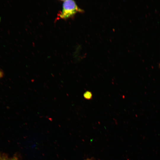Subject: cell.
I'll return each mask as SVG.
<instances>
[{
  "mask_svg": "<svg viewBox=\"0 0 160 160\" xmlns=\"http://www.w3.org/2000/svg\"><path fill=\"white\" fill-rule=\"evenodd\" d=\"M62 9L58 15V19H66L73 17L78 12H82L75 2L72 0L62 1Z\"/></svg>",
  "mask_w": 160,
  "mask_h": 160,
  "instance_id": "6da1fadb",
  "label": "cell"
},
{
  "mask_svg": "<svg viewBox=\"0 0 160 160\" xmlns=\"http://www.w3.org/2000/svg\"><path fill=\"white\" fill-rule=\"evenodd\" d=\"M84 96L85 99L87 100H90L91 99L92 97V94L91 92L87 91L84 93Z\"/></svg>",
  "mask_w": 160,
  "mask_h": 160,
  "instance_id": "7a4b0ae2",
  "label": "cell"
},
{
  "mask_svg": "<svg viewBox=\"0 0 160 160\" xmlns=\"http://www.w3.org/2000/svg\"><path fill=\"white\" fill-rule=\"evenodd\" d=\"M3 73L2 72L0 71V78H1L3 76Z\"/></svg>",
  "mask_w": 160,
  "mask_h": 160,
  "instance_id": "3957f363",
  "label": "cell"
},
{
  "mask_svg": "<svg viewBox=\"0 0 160 160\" xmlns=\"http://www.w3.org/2000/svg\"><path fill=\"white\" fill-rule=\"evenodd\" d=\"M17 160V159L15 158H12V159H11L10 160Z\"/></svg>",
  "mask_w": 160,
  "mask_h": 160,
  "instance_id": "277c9868",
  "label": "cell"
},
{
  "mask_svg": "<svg viewBox=\"0 0 160 160\" xmlns=\"http://www.w3.org/2000/svg\"><path fill=\"white\" fill-rule=\"evenodd\" d=\"M0 160H2V159L0 156Z\"/></svg>",
  "mask_w": 160,
  "mask_h": 160,
  "instance_id": "5b68a950",
  "label": "cell"
},
{
  "mask_svg": "<svg viewBox=\"0 0 160 160\" xmlns=\"http://www.w3.org/2000/svg\"></svg>",
  "mask_w": 160,
  "mask_h": 160,
  "instance_id": "8992f818",
  "label": "cell"
}]
</instances>
